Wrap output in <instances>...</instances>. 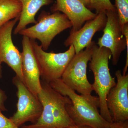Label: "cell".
Instances as JSON below:
<instances>
[{"mask_svg": "<svg viewBox=\"0 0 128 128\" xmlns=\"http://www.w3.org/2000/svg\"><path fill=\"white\" fill-rule=\"evenodd\" d=\"M107 20L105 12H99L95 18L86 22L84 25L77 31H70V35L64 42V45L66 47L73 45L76 54H78L91 43L96 32L103 30Z\"/></svg>", "mask_w": 128, "mask_h": 128, "instance_id": "obj_12", "label": "cell"}, {"mask_svg": "<svg viewBox=\"0 0 128 128\" xmlns=\"http://www.w3.org/2000/svg\"><path fill=\"white\" fill-rule=\"evenodd\" d=\"M95 43L92 41L84 50L75 54L60 78L65 84L82 95H90L93 91L87 78V68Z\"/></svg>", "mask_w": 128, "mask_h": 128, "instance_id": "obj_6", "label": "cell"}, {"mask_svg": "<svg viewBox=\"0 0 128 128\" xmlns=\"http://www.w3.org/2000/svg\"><path fill=\"white\" fill-rule=\"evenodd\" d=\"M115 76L116 84L108 94L106 104L113 122H119L128 120V74L118 70Z\"/></svg>", "mask_w": 128, "mask_h": 128, "instance_id": "obj_9", "label": "cell"}, {"mask_svg": "<svg viewBox=\"0 0 128 128\" xmlns=\"http://www.w3.org/2000/svg\"><path fill=\"white\" fill-rule=\"evenodd\" d=\"M107 18L106 23L103 29V34L99 38L98 46L99 48H108L112 54V64H118L121 53L127 49L126 64L128 65V29L122 28L116 10L106 12Z\"/></svg>", "mask_w": 128, "mask_h": 128, "instance_id": "obj_7", "label": "cell"}, {"mask_svg": "<svg viewBox=\"0 0 128 128\" xmlns=\"http://www.w3.org/2000/svg\"><path fill=\"white\" fill-rule=\"evenodd\" d=\"M41 89L38 95L43 110L34 123L25 125L22 128H62L74 125L66 111L67 104H72L67 96H64L41 80Z\"/></svg>", "mask_w": 128, "mask_h": 128, "instance_id": "obj_2", "label": "cell"}, {"mask_svg": "<svg viewBox=\"0 0 128 128\" xmlns=\"http://www.w3.org/2000/svg\"><path fill=\"white\" fill-rule=\"evenodd\" d=\"M72 26L71 22L63 13L57 12L50 14L43 11L38 16L35 25L25 28L18 34L31 39L38 40L42 48L46 51L57 35Z\"/></svg>", "mask_w": 128, "mask_h": 128, "instance_id": "obj_4", "label": "cell"}, {"mask_svg": "<svg viewBox=\"0 0 128 128\" xmlns=\"http://www.w3.org/2000/svg\"><path fill=\"white\" fill-rule=\"evenodd\" d=\"M22 44V70L24 83L28 90L38 98L41 89L39 67L30 38L23 36Z\"/></svg>", "mask_w": 128, "mask_h": 128, "instance_id": "obj_11", "label": "cell"}, {"mask_svg": "<svg viewBox=\"0 0 128 128\" xmlns=\"http://www.w3.org/2000/svg\"><path fill=\"white\" fill-rule=\"evenodd\" d=\"M88 7L96 10V14L101 12L116 10L110 0H90Z\"/></svg>", "mask_w": 128, "mask_h": 128, "instance_id": "obj_17", "label": "cell"}, {"mask_svg": "<svg viewBox=\"0 0 128 128\" xmlns=\"http://www.w3.org/2000/svg\"><path fill=\"white\" fill-rule=\"evenodd\" d=\"M92 128L90 126H76L75 125H72L71 126H68V127H65V128Z\"/></svg>", "mask_w": 128, "mask_h": 128, "instance_id": "obj_21", "label": "cell"}, {"mask_svg": "<svg viewBox=\"0 0 128 128\" xmlns=\"http://www.w3.org/2000/svg\"><path fill=\"white\" fill-rule=\"evenodd\" d=\"M31 43L40 72L42 80L49 83L60 79L67 66L76 54L73 45L63 53L47 52L34 40Z\"/></svg>", "mask_w": 128, "mask_h": 128, "instance_id": "obj_5", "label": "cell"}, {"mask_svg": "<svg viewBox=\"0 0 128 128\" xmlns=\"http://www.w3.org/2000/svg\"><path fill=\"white\" fill-rule=\"evenodd\" d=\"M51 8V12H61L72 24L71 31L80 29L85 22L96 17L97 14L90 10L79 0H56Z\"/></svg>", "mask_w": 128, "mask_h": 128, "instance_id": "obj_13", "label": "cell"}, {"mask_svg": "<svg viewBox=\"0 0 128 128\" xmlns=\"http://www.w3.org/2000/svg\"><path fill=\"white\" fill-rule=\"evenodd\" d=\"M21 3L22 10L19 22L14 30V34H17L26 28L28 24L36 23L35 16L42 6L52 2V0H18Z\"/></svg>", "mask_w": 128, "mask_h": 128, "instance_id": "obj_14", "label": "cell"}, {"mask_svg": "<svg viewBox=\"0 0 128 128\" xmlns=\"http://www.w3.org/2000/svg\"><path fill=\"white\" fill-rule=\"evenodd\" d=\"M12 82L17 89L18 102L16 111L9 119L18 128L27 122L34 123L42 112L40 101L16 76L12 79Z\"/></svg>", "mask_w": 128, "mask_h": 128, "instance_id": "obj_8", "label": "cell"}, {"mask_svg": "<svg viewBox=\"0 0 128 128\" xmlns=\"http://www.w3.org/2000/svg\"><path fill=\"white\" fill-rule=\"evenodd\" d=\"M2 66L1 64H0V79L2 78Z\"/></svg>", "mask_w": 128, "mask_h": 128, "instance_id": "obj_23", "label": "cell"}, {"mask_svg": "<svg viewBox=\"0 0 128 128\" xmlns=\"http://www.w3.org/2000/svg\"><path fill=\"white\" fill-rule=\"evenodd\" d=\"M114 6L122 28L128 23V0H115Z\"/></svg>", "mask_w": 128, "mask_h": 128, "instance_id": "obj_16", "label": "cell"}, {"mask_svg": "<svg viewBox=\"0 0 128 128\" xmlns=\"http://www.w3.org/2000/svg\"><path fill=\"white\" fill-rule=\"evenodd\" d=\"M79 0L82 2L86 7H89L90 0Z\"/></svg>", "mask_w": 128, "mask_h": 128, "instance_id": "obj_22", "label": "cell"}, {"mask_svg": "<svg viewBox=\"0 0 128 128\" xmlns=\"http://www.w3.org/2000/svg\"><path fill=\"white\" fill-rule=\"evenodd\" d=\"M22 10L18 0H0V28L9 21L20 17Z\"/></svg>", "mask_w": 128, "mask_h": 128, "instance_id": "obj_15", "label": "cell"}, {"mask_svg": "<svg viewBox=\"0 0 128 128\" xmlns=\"http://www.w3.org/2000/svg\"><path fill=\"white\" fill-rule=\"evenodd\" d=\"M0 128H20L16 126L9 118L2 114L0 110Z\"/></svg>", "mask_w": 128, "mask_h": 128, "instance_id": "obj_18", "label": "cell"}, {"mask_svg": "<svg viewBox=\"0 0 128 128\" xmlns=\"http://www.w3.org/2000/svg\"><path fill=\"white\" fill-rule=\"evenodd\" d=\"M7 99V96L4 92L0 88V110L2 112L6 111L5 106V102Z\"/></svg>", "mask_w": 128, "mask_h": 128, "instance_id": "obj_19", "label": "cell"}, {"mask_svg": "<svg viewBox=\"0 0 128 128\" xmlns=\"http://www.w3.org/2000/svg\"><path fill=\"white\" fill-rule=\"evenodd\" d=\"M112 53L108 48H99L96 43L93 46L89 69L94 76L92 85L93 91L98 95L100 102L99 111L102 117L110 124L113 122L106 104V98L112 88L116 84L115 79L110 74L108 67Z\"/></svg>", "mask_w": 128, "mask_h": 128, "instance_id": "obj_3", "label": "cell"}, {"mask_svg": "<svg viewBox=\"0 0 128 128\" xmlns=\"http://www.w3.org/2000/svg\"><path fill=\"white\" fill-rule=\"evenodd\" d=\"M109 128H128V120L119 122H112Z\"/></svg>", "mask_w": 128, "mask_h": 128, "instance_id": "obj_20", "label": "cell"}, {"mask_svg": "<svg viewBox=\"0 0 128 128\" xmlns=\"http://www.w3.org/2000/svg\"><path fill=\"white\" fill-rule=\"evenodd\" d=\"M20 17L9 21L0 28V64H7L24 83L21 53L14 45L12 39V29Z\"/></svg>", "mask_w": 128, "mask_h": 128, "instance_id": "obj_10", "label": "cell"}, {"mask_svg": "<svg viewBox=\"0 0 128 128\" xmlns=\"http://www.w3.org/2000/svg\"><path fill=\"white\" fill-rule=\"evenodd\" d=\"M49 84L53 88L71 100L72 104L66 106L69 116L74 125L88 126L92 128H109L110 124L100 114V102L98 96L78 95L65 84L61 79Z\"/></svg>", "mask_w": 128, "mask_h": 128, "instance_id": "obj_1", "label": "cell"}]
</instances>
